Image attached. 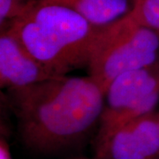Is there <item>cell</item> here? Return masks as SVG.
<instances>
[{"label":"cell","mask_w":159,"mask_h":159,"mask_svg":"<svg viewBox=\"0 0 159 159\" xmlns=\"http://www.w3.org/2000/svg\"><path fill=\"white\" fill-rule=\"evenodd\" d=\"M24 142L38 150L69 145L100 121L105 91L90 75H60L9 89Z\"/></svg>","instance_id":"1"},{"label":"cell","mask_w":159,"mask_h":159,"mask_svg":"<svg viewBox=\"0 0 159 159\" xmlns=\"http://www.w3.org/2000/svg\"><path fill=\"white\" fill-rule=\"evenodd\" d=\"M102 28L68 7L29 0L24 12L7 29L53 74L66 75L88 66Z\"/></svg>","instance_id":"2"},{"label":"cell","mask_w":159,"mask_h":159,"mask_svg":"<svg viewBox=\"0 0 159 159\" xmlns=\"http://www.w3.org/2000/svg\"><path fill=\"white\" fill-rule=\"evenodd\" d=\"M159 60V34L127 13L102 27L88 66L89 75L106 91L120 74Z\"/></svg>","instance_id":"3"},{"label":"cell","mask_w":159,"mask_h":159,"mask_svg":"<svg viewBox=\"0 0 159 159\" xmlns=\"http://www.w3.org/2000/svg\"><path fill=\"white\" fill-rule=\"evenodd\" d=\"M159 103V60L120 74L105 91L97 143L119 126L155 111Z\"/></svg>","instance_id":"4"},{"label":"cell","mask_w":159,"mask_h":159,"mask_svg":"<svg viewBox=\"0 0 159 159\" xmlns=\"http://www.w3.org/2000/svg\"><path fill=\"white\" fill-rule=\"evenodd\" d=\"M97 148L101 159L159 158V111L119 126Z\"/></svg>","instance_id":"5"},{"label":"cell","mask_w":159,"mask_h":159,"mask_svg":"<svg viewBox=\"0 0 159 159\" xmlns=\"http://www.w3.org/2000/svg\"><path fill=\"white\" fill-rule=\"evenodd\" d=\"M56 75L33 57L11 30L0 34V83L8 89H22Z\"/></svg>","instance_id":"6"},{"label":"cell","mask_w":159,"mask_h":159,"mask_svg":"<svg viewBox=\"0 0 159 159\" xmlns=\"http://www.w3.org/2000/svg\"><path fill=\"white\" fill-rule=\"evenodd\" d=\"M68 7L97 27H104L132 10L130 0H43Z\"/></svg>","instance_id":"7"},{"label":"cell","mask_w":159,"mask_h":159,"mask_svg":"<svg viewBox=\"0 0 159 159\" xmlns=\"http://www.w3.org/2000/svg\"><path fill=\"white\" fill-rule=\"evenodd\" d=\"M129 15L159 34V0H134Z\"/></svg>","instance_id":"8"},{"label":"cell","mask_w":159,"mask_h":159,"mask_svg":"<svg viewBox=\"0 0 159 159\" xmlns=\"http://www.w3.org/2000/svg\"><path fill=\"white\" fill-rule=\"evenodd\" d=\"M29 0H0V28L6 29L22 14Z\"/></svg>","instance_id":"9"},{"label":"cell","mask_w":159,"mask_h":159,"mask_svg":"<svg viewBox=\"0 0 159 159\" xmlns=\"http://www.w3.org/2000/svg\"><path fill=\"white\" fill-rule=\"evenodd\" d=\"M0 159H11L10 148L4 138L0 141Z\"/></svg>","instance_id":"10"},{"label":"cell","mask_w":159,"mask_h":159,"mask_svg":"<svg viewBox=\"0 0 159 159\" xmlns=\"http://www.w3.org/2000/svg\"><path fill=\"white\" fill-rule=\"evenodd\" d=\"M133 1H134V0H133Z\"/></svg>","instance_id":"11"},{"label":"cell","mask_w":159,"mask_h":159,"mask_svg":"<svg viewBox=\"0 0 159 159\" xmlns=\"http://www.w3.org/2000/svg\"><path fill=\"white\" fill-rule=\"evenodd\" d=\"M157 159H159V158H157Z\"/></svg>","instance_id":"12"}]
</instances>
